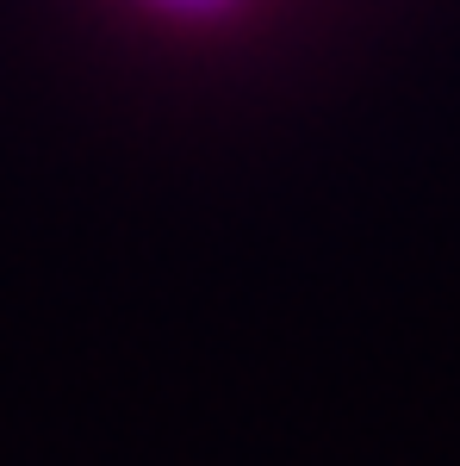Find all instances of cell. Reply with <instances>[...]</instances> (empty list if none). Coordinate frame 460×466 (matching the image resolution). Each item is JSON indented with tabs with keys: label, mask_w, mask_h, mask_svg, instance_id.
I'll return each instance as SVG.
<instances>
[{
	"label": "cell",
	"mask_w": 460,
	"mask_h": 466,
	"mask_svg": "<svg viewBox=\"0 0 460 466\" xmlns=\"http://www.w3.org/2000/svg\"><path fill=\"white\" fill-rule=\"evenodd\" d=\"M118 6H131L162 32H224L243 13H255V0H118Z\"/></svg>",
	"instance_id": "obj_1"
}]
</instances>
